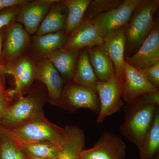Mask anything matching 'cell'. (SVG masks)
<instances>
[{
    "label": "cell",
    "instance_id": "cell-27",
    "mask_svg": "<svg viewBox=\"0 0 159 159\" xmlns=\"http://www.w3.org/2000/svg\"><path fill=\"white\" fill-rule=\"evenodd\" d=\"M1 128L0 159H28L26 155L6 134L2 126Z\"/></svg>",
    "mask_w": 159,
    "mask_h": 159
},
{
    "label": "cell",
    "instance_id": "cell-24",
    "mask_svg": "<svg viewBox=\"0 0 159 159\" xmlns=\"http://www.w3.org/2000/svg\"><path fill=\"white\" fill-rule=\"evenodd\" d=\"M139 150V159H152L159 152V109L157 108L152 124Z\"/></svg>",
    "mask_w": 159,
    "mask_h": 159
},
{
    "label": "cell",
    "instance_id": "cell-25",
    "mask_svg": "<svg viewBox=\"0 0 159 159\" xmlns=\"http://www.w3.org/2000/svg\"><path fill=\"white\" fill-rule=\"evenodd\" d=\"M14 142L26 156L47 159L57 158L61 143L56 144L51 142L17 143Z\"/></svg>",
    "mask_w": 159,
    "mask_h": 159
},
{
    "label": "cell",
    "instance_id": "cell-2",
    "mask_svg": "<svg viewBox=\"0 0 159 159\" xmlns=\"http://www.w3.org/2000/svg\"><path fill=\"white\" fill-rule=\"evenodd\" d=\"M159 0H142L135 9L125 29V58L138 51L156 26L154 15Z\"/></svg>",
    "mask_w": 159,
    "mask_h": 159
},
{
    "label": "cell",
    "instance_id": "cell-5",
    "mask_svg": "<svg viewBox=\"0 0 159 159\" xmlns=\"http://www.w3.org/2000/svg\"><path fill=\"white\" fill-rule=\"evenodd\" d=\"M142 0H124L120 6L99 14L90 22L97 27L103 39L125 28Z\"/></svg>",
    "mask_w": 159,
    "mask_h": 159
},
{
    "label": "cell",
    "instance_id": "cell-35",
    "mask_svg": "<svg viewBox=\"0 0 159 159\" xmlns=\"http://www.w3.org/2000/svg\"><path fill=\"white\" fill-rule=\"evenodd\" d=\"M27 156V157L28 159H57V158L54 159H47L43 158L36 157L30 156Z\"/></svg>",
    "mask_w": 159,
    "mask_h": 159
},
{
    "label": "cell",
    "instance_id": "cell-4",
    "mask_svg": "<svg viewBox=\"0 0 159 159\" xmlns=\"http://www.w3.org/2000/svg\"><path fill=\"white\" fill-rule=\"evenodd\" d=\"M2 128L9 137L17 143L51 142L60 144L62 142L64 133V128L50 122L45 117L16 128Z\"/></svg>",
    "mask_w": 159,
    "mask_h": 159
},
{
    "label": "cell",
    "instance_id": "cell-8",
    "mask_svg": "<svg viewBox=\"0 0 159 159\" xmlns=\"http://www.w3.org/2000/svg\"><path fill=\"white\" fill-rule=\"evenodd\" d=\"M100 103L97 123H102L107 117L120 111L124 105L122 99V82L115 73L105 81H98L95 87Z\"/></svg>",
    "mask_w": 159,
    "mask_h": 159
},
{
    "label": "cell",
    "instance_id": "cell-22",
    "mask_svg": "<svg viewBox=\"0 0 159 159\" xmlns=\"http://www.w3.org/2000/svg\"><path fill=\"white\" fill-rule=\"evenodd\" d=\"M92 0H63L67 8L65 34L69 36L79 28Z\"/></svg>",
    "mask_w": 159,
    "mask_h": 159
},
{
    "label": "cell",
    "instance_id": "cell-30",
    "mask_svg": "<svg viewBox=\"0 0 159 159\" xmlns=\"http://www.w3.org/2000/svg\"><path fill=\"white\" fill-rule=\"evenodd\" d=\"M151 84L159 88V62L154 65L140 70Z\"/></svg>",
    "mask_w": 159,
    "mask_h": 159
},
{
    "label": "cell",
    "instance_id": "cell-10",
    "mask_svg": "<svg viewBox=\"0 0 159 159\" xmlns=\"http://www.w3.org/2000/svg\"><path fill=\"white\" fill-rule=\"evenodd\" d=\"M126 144L120 137L106 131L90 148L83 149L79 159H125Z\"/></svg>",
    "mask_w": 159,
    "mask_h": 159
},
{
    "label": "cell",
    "instance_id": "cell-1",
    "mask_svg": "<svg viewBox=\"0 0 159 159\" xmlns=\"http://www.w3.org/2000/svg\"><path fill=\"white\" fill-rule=\"evenodd\" d=\"M25 95L16 97L0 122V125L10 129L45 116L43 106L49 101L45 86L36 81Z\"/></svg>",
    "mask_w": 159,
    "mask_h": 159
},
{
    "label": "cell",
    "instance_id": "cell-23",
    "mask_svg": "<svg viewBox=\"0 0 159 159\" xmlns=\"http://www.w3.org/2000/svg\"><path fill=\"white\" fill-rule=\"evenodd\" d=\"M89 59L97 79L100 81L108 80L115 73L112 63L100 47L88 48Z\"/></svg>",
    "mask_w": 159,
    "mask_h": 159
},
{
    "label": "cell",
    "instance_id": "cell-21",
    "mask_svg": "<svg viewBox=\"0 0 159 159\" xmlns=\"http://www.w3.org/2000/svg\"><path fill=\"white\" fill-rule=\"evenodd\" d=\"M99 81L90 62L88 48L80 50L77 66L71 82L95 90L96 86Z\"/></svg>",
    "mask_w": 159,
    "mask_h": 159
},
{
    "label": "cell",
    "instance_id": "cell-3",
    "mask_svg": "<svg viewBox=\"0 0 159 159\" xmlns=\"http://www.w3.org/2000/svg\"><path fill=\"white\" fill-rule=\"evenodd\" d=\"M158 107L154 104L134 102L125 107V119L119 127V131L138 149L142 146Z\"/></svg>",
    "mask_w": 159,
    "mask_h": 159
},
{
    "label": "cell",
    "instance_id": "cell-15",
    "mask_svg": "<svg viewBox=\"0 0 159 159\" xmlns=\"http://www.w3.org/2000/svg\"><path fill=\"white\" fill-rule=\"evenodd\" d=\"M125 27L105 39L99 46L112 63L116 77L122 82L125 61Z\"/></svg>",
    "mask_w": 159,
    "mask_h": 159
},
{
    "label": "cell",
    "instance_id": "cell-11",
    "mask_svg": "<svg viewBox=\"0 0 159 159\" xmlns=\"http://www.w3.org/2000/svg\"><path fill=\"white\" fill-rule=\"evenodd\" d=\"M35 81L43 84L48 95V102L58 107L65 85L62 77L47 58H35Z\"/></svg>",
    "mask_w": 159,
    "mask_h": 159
},
{
    "label": "cell",
    "instance_id": "cell-13",
    "mask_svg": "<svg viewBox=\"0 0 159 159\" xmlns=\"http://www.w3.org/2000/svg\"><path fill=\"white\" fill-rule=\"evenodd\" d=\"M57 0L29 1L21 6L15 20L29 34L36 33L43 20Z\"/></svg>",
    "mask_w": 159,
    "mask_h": 159
},
{
    "label": "cell",
    "instance_id": "cell-18",
    "mask_svg": "<svg viewBox=\"0 0 159 159\" xmlns=\"http://www.w3.org/2000/svg\"><path fill=\"white\" fill-rule=\"evenodd\" d=\"M57 159H79L80 154L85 145L83 131L75 125H67Z\"/></svg>",
    "mask_w": 159,
    "mask_h": 159
},
{
    "label": "cell",
    "instance_id": "cell-26",
    "mask_svg": "<svg viewBox=\"0 0 159 159\" xmlns=\"http://www.w3.org/2000/svg\"><path fill=\"white\" fill-rule=\"evenodd\" d=\"M122 0L92 1L86 11L81 25L90 22L94 17L105 11L116 8L122 4Z\"/></svg>",
    "mask_w": 159,
    "mask_h": 159
},
{
    "label": "cell",
    "instance_id": "cell-29",
    "mask_svg": "<svg viewBox=\"0 0 159 159\" xmlns=\"http://www.w3.org/2000/svg\"><path fill=\"white\" fill-rule=\"evenodd\" d=\"M21 6H16L0 12V30L15 22Z\"/></svg>",
    "mask_w": 159,
    "mask_h": 159
},
{
    "label": "cell",
    "instance_id": "cell-7",
    "mask_svg": "<svg viewBox=\"0 0 159 159\" xmlns=\"http://www.w3.org/2000/svg\"><path fill=\"white\" fill-rule=\"evenodd\" d=\"M6 74L14 77L16 97L25 96L34 84L36 78L35 57L30 50L13 63L0 68V76Z\"/></svg>",
    "mask_w": 159,
    "mask_h": 159
},
{
    "label": "cell",
    "instance_id": "cell-19",
    "mask_svg": "<svg viewBox=\"0 0 159 159\" xmlns=\"http://www.w3.org/2000/svg\"><path fill=\"white\" fill-rule=\"evenodd\" d=\"M79 54L78 50L61 48L47 57L60 74L65 84L72 81Z\"/></svg>",
    "mask_w": 159,
    "mask_h": 159
},
{
    "label": "cell",
    "instance_id": "cell-33",
    "mask_svg": "<svg viewBox=\"0 0 159 159\" xmlns=\"http://www.w3.org/2000/svg\"><path fill=\"white\" fill-rule=\"evenodd\" d=\"M7 27L0 30V68L3 66L2 58V48L3 41L6 34Z\"/></svg>",
    "mask_w": 159,
    "mask_h": 159
},
{
    "label": "cell",
    "instance_id": "cell-9",
    "mask_svg": "<svg viewBox=\"0 0 159 159\" xmlns=\"http://www.w3.org/2000/svg\"><path fill=\"white\" fill-rule=\"evenodd\" d=\"M31 38L20 23L13 22L7 27L3 41V66L13 63L29 51Z\"/></svg>",
    "mask_w": 159,
    "mask_h": 159
},
{
    "label": "cell",
    "instance_id": "cell-6",
    "mask_svg": "<svg viewBox=\"0 0 159 159\" xmlns=\"http://www.w3.org/2000/svg\"><path fill=\"white\" fill-rule=\"evenodd\" d=\"M58 107L70 113L85 108L98 115L100 103L95 89L71 82L64 86Z\"/></svg>",
    "mask_w": 159,
    "mask_h": 159
},
{
    "label": "cell",
    "instance_id": "cell-28",
    "mask_svg": "<svg viewBox=\"0 0 159 159\" xmlns=\"http://www.w3.org/2000/svg\"><path fill=\"white\" fill-rule=\"evenodd\" d=\"M15 98L13 89L0 92V122L12 105Z\"/></svg>",
    "mask_w": 159,
    "mask_h": 159
},
{
    "label": "cell",
    "instance_id": "cell-20",
    "mask_svg": "<svg viewBox=\"0 0 159 159\" xmlns=\"http://www.w3.org/2000/svg\"><path fill=\"white\" fill-rule=\"evenodd\" d=\"M67 16V8L62 1L57 0L43 20L34 35H42L64 31Z\"/></svg>",
    "mask_w": 159,
    "mask_h": 159
},
{
    "label": "cell",
    "instance_id": "cell-36",
    "mask_svg": "<svg viewBox=\"0 0 159 159\" xmlns=\"http://www.w3.org/2000/svg\"><path fill=\"white\" fill-rule=\"evenodd\" d=\"M1 134H2V128H1V126L0 125V148H1Z\"/></svg>",
    "mask_w": 159,
    "mask_h": 159
},
{
    "label": "cell",
    "instance_id": "cell-31",
    "mask_svg": "<svg viewBox=\"0 0 159 159\" xmlns=\"http://www.w3.org/2000/svg\"><path fill=\"white\" fill-rule=\"evenodd\" d=\"M134 102L140 104H154L159 106V91L143 94L136 99Z\"/></svg>",
    "mask_w": 159,
    "mask_h": 159
},
{
    "label": "cell",
    "instance_id": "cell-34",
    "mask_svg": "<svg viewBox=\"0 0 159 159\" xmlns=\"http://www.w3.org/2000/svg\"><path fill=\"white\" fill-rule=\"evenodd\" d=\"M5 79L4 76H0V91H4L5 89Z\"/></svg>",
    "mask_w": 159,
    "mask_h": 159
},
{
    "label": "cell",
    "instance_id": "cell-16",
    "mask_svg": "<svg viewBox=\"0 0 159 159\" xmlns=\"http://www.w3.org/2000/svg\"><path fill=\"white\" fill-rule=\"evenodd\" d=\"M104 39L93 23L82 24L69 36L62 49L80 51L83 49L99 47Z\"/></svg>",
    "mask_w": 159,
    "mask_h": 159
},
{
    "label": "cell",
    "instance_id": "cell-37",
    "mask_svg": "<svg viewBox=\"0 0 159 159\" xmlns=\"http://www.w3.org/2000/svg\"><path fill=\"white\" fill-rule=\"evenodd\" d=\"M152 159H159V153L157 154Z\"/></svg>",
    "mask_w": 159,
    "mask_h": 159
},
{
    "label": "cell",
    "instance_id": "cell-14",
    "mask_svg": "<svg viewBox=\"0 0 159 159\" xmlns=\"http://www.w3.org/2000/svg\"><path fill=\"white\" fill-rule=\"evenodd\" d=\"M131 66L141 70L159 62V29L156 25L144 43L133 55L125 58Z\"/></svg>",
    "mask_w": 159,
    "mask_h": 159
},
{
    "label": "cell",
    "instance_id": "cell-17",
    "mask_svg": "<svg viewBox=\"0 0 159 159\" xmlns=\"http://www.w3.org/2000/svg\"><path fill=\"white\" fill-rule=\"evenodd\" d=\"M68 37L64 31L39 36L34 34L31 38L29 50L35 58H47L54 51L62 48Z\"/></svg>",
    "mask_w": 159,
    "mask_h": 159
},
{
    "label": "cell",
    "instance_id": "cell-38",
    "mask_svg": "<svg viewBox=\"0 0 159 159\" xmlns=\"http://www.w3.org/2000/svg\"><path fill=\"white\" fill-rule=\"evenodd\" d=\"M2 91H0V92H2Z\"/></svg>",
    "mask_w": 159,
    "mask_h": 159
},
{
    "label": "cell",
    "instance_id": "cell-32",
    "mask_svg": "<svg viewBox=\"0 0 159 159\" xmlns=\"http://www.w3.org/2000/svg\"><path fill=\"white\" fill-rule=\"evenodd\" d=\"M29 0H0V12L6 9L25 4Z\"/></svg>",
    "mask_w": 159,
    "mask_h": 159
},
{
    "label": "cell",
    "instance_id": "cell-12",
    "mask_svg": "<svg viewBox=\"0 0 159 159\" xmlns=\"http://www.w3.org/2000/svg\"><path fill=\"white\" fill-rule=\"evenodd\" d=\"M157 91L159 89L148 82L140 70L132 66L125 61L122 97L127 105L132 103L143 94Z\"/></svg>",
    "mask_w": 159,
    "mask_h": 159
}]
</instances>
